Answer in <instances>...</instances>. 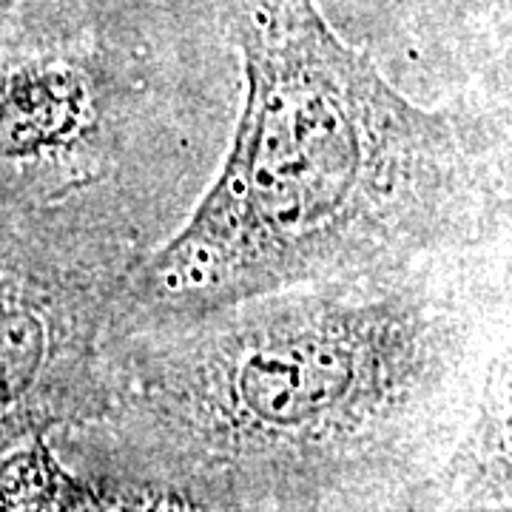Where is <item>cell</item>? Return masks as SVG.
<instances>
[{
  "instance_id": "1",
  "label": "cell",
  "mask_w": 512,
  "mask_h": 512,
  "mask_svg": "<svg viewBox=\"0 0 512 512\" xmlns=\"http://www.w3.org/2000/svg\"><path fill=\"white\" fill-rule=\"evenodd\" d=\"M510 382V245L120 311L100 407L57 450L106 510H427Z\"/></svg>"
},
{
  "instance_id": "2",
  "label": "cell",
  "mask_w": 512,
  "mask_h": 512,
  "mask_svg": "<svg viewBox=\"0 0 512 512\" xmlns=\"http://www.w3.org/2000/svg\"><path fill=\"white\" fill-rule=\"evenodd\" d=\"M211 9L245 74L234 137L183 228L126 274L120 311H205L510 245L507 128L410 103L316 0Z\"/></svg>"
},
{
  "instance_id": "3",
  "label": "cell",
  "mask_w": 512,
  "mask_h": 512,
  "mask_svg": "<svg viewBox=\"0 0 512 512\" xmlns=\"http://www.w3.org/2000/svg\"><path fill=\"white\" fill-rule=\"evenodd\" d=\"M35 18L0 63V171L35 208L37 262L128 274L146 251L111 208L114 185L157 171L143 160L160 154V114H177L163 100L174 60L148 26L157 12L143 0H52Z\"/></svg>"
},
{
  "instance_id": "4",
  "label": "cell",
  "mask_w": 512,
  "mask_h": 512,
  "mask_svg": "<svg viewBox=\"0 0 512 512\" xmlns=\"http://www.w3.org/2000/svg\"><path fill=\"white\" fill-rule=\"evenodd\" d=\"M126 274L32 265L0 282V456L100 407L103 339Z\"/></svg>"
},
{
  "instance_id": "5",
  "label": "cell",
  "mask_w": 512,
  "mask_h": 512,
  "mask_svg": "<svg viewBox=\"0 0 512 512\" xmlns=\"http://www.w3.org/2000/svg\"><path fill=\"white\" fill-rule=\"evenodd\" d=\"M0 510H106V498L66 464L52 436H32L0 456Z\"/></svg>"
},
{
  "instance_id": "6",
  "label": "cell",
  "mask_w": 512,
  "mask_h": 512,
  "mask_svg": "<svg viewBox=\"0 0 512 512\" xmlns=\"http://www.w3.org/2000/svg\"><path fill=\"white\" fill-rule=\"evenodd\" d=\"M473 6H478V9H484V12H501V18H507L510 15V0H470Z\"/></svg>"
}]
</instances>
